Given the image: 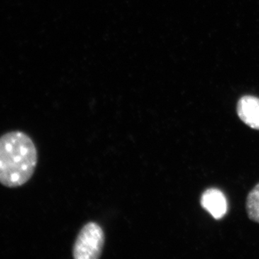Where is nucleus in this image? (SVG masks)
I'll return each mask as SVG.
<instances>
[{
	"mask_svg": "<svg viewBox=\"0 0 259 259\" xmlns=\"http://www.w3.org/2000/svg\"><path fill=\"white\" fill-rule=\"evenodd\" d=\"M37 163V151L30 136L13 131L0 137V184L16 188L33 176Z\"/></svg>",
	"mask_w": 259,
	"mask_h": 259,
	"instance_id": "1",
	"label": "nucleus"
},
{
	"mask_svg": "<svg viewBox=\"0 0 259 259\" xmlns=\"http://www.w3.org/2000/svg\"><path fill=\"white\" fill-rule=\"evenodd\" d=\"M105 236L98 223L90 222L80 230L73 246L75 259L100 258L105 245Z\"/></svg>",
	"mask_w": 259,
	"mask_h": 259,
	"instance_id": "2",
	"label": "nucleus"
},
{
	"mask_svg": "<svg viewBox=\"0 0 259 259\" xmlns=\"http://www.w3.org/2000/svg\"><path fill=\"white\" fill-rule=\"evenodd\" d=\"M201 205L215 220H220L226 215L228 203L225 194L215 188L208 189L202 194Z\"/></svg>",
	"mask_w": 259,
	"mask_h": 259,
	"instance_id": "3",
	"label": "nucleus"
},
{
	"mask_svg": "<svg viewBox=\"0 0 259 259\" xmlns=\"http://www.w3.org/2000/svg\"><path fill=\"white\" fill-rule=\"evenodd\" d=\"M237 113L242 121L251 128L259 130V98L244 96L237 105Z\"/></svg>",
	"mask_w": 259,
	"mask_h": 259,
	"instance_id": "4",
	"label": "nucleus"
},
{
	"mask_svg": "<svg viewBox=\"0 0 259 259\" xmlns=\"http://www.w3.org/2000/svg\"><path fill=\"white\" fill-rule=\"evenodd\" d=\"M245 207L250 221L259 223V183L248 194Z\"/></svg>",
	"mask_w": 259,
	"mask_h": 259,
	"instance_id": "5",
	"label": "nucleus"
}]
</instances>
